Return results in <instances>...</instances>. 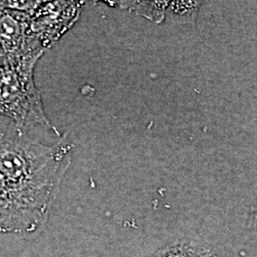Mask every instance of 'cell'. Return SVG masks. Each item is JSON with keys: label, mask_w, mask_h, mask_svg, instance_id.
Segmentation results:
<instances>
[{"label": "cell", "mask_w": 257, "mask_h": 257, "mask_svg": "<svg viewBox=\"0 0 257 257\" xmlns=\"http://www.w3.org/2000/svg\"><path fill=\"white\" fill-rule=\"evenodd\" d=\"M73 147L64 138L44 145L12 122L0 130V169L42 227L70 165Z\"/></svg>", "instance_id": "cell-1"}, {"label": "cell", "mask_w": 257, "mask_h": 257, "mask_svg": "<svg viewBox=\"0 0 257 257\" xmlns=\"http://www.w3.org/2000/svg\"><path fill=\"white\" fill-rule=\"evenodd\" d=\"M41 55H29L0 66V116L28 130L40 126L60 137L45 114L34 71Z\"/></svg>", "instance_id": "cell-2"}, {"label": "cell", "mask_w": 257, "mask_h": 257, "mask_svg": "<svg viewBox=\"0 0 257 257\" xmlns=\"http://www.w3.org/2000/svg\"><path fill=\"white\" fill-rule=\"evenodd\" d=\"M37 2L0 1V66L29 55H41L46 48L34 33Z\"/></svg>", "instance_id": "cell-3"}, {"label": "cell", "mask_w": 257, "mask_h": 257, "mask_svg": "<svg viewBox=\"0 0 257 257\" xmlns=\"http://www.w3.org/2000/svg\"><path fill=\"white\" fill-rule=\"evenodd\" d=\"M42 229L0 169V232L26 236Z\"/></svg>", "instance_id": "cell-4"}, {"label": "cell", "mask_w": 257, "mask_h": 257, "mask_svg": "<svg viewBox=\"0 0 257 257\" xmlns=\"http://www.w3.org/2000/svg\"><path fill=\"white\" fill-rule=\"evenodd\" d=\"M154 257H219L194 241H177L160 248Z\"/></svg>", "instance_id": "cell-5"}]
</instances>
